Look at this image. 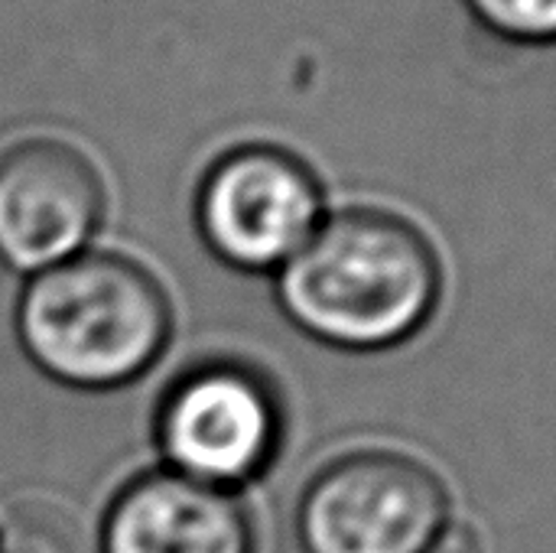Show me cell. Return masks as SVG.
<instances>
[{
  "label": "cell",
  "mask_w": 556,
  "mask_h": 553,
  "mask_svg": "<svg viewBox=\"0 0 556 553\" xmlns=\"http://www.w3.org/2000/svg\"><path fill=\"white\" fill-rule=\"evenodd\" d=\"M0 553H78L72 525L46 505L13 508L0 528Z\"/></svg>",
  "instance_id": "9"
},
{
  "label": "cell",
  "mask_w": 556,
  "mask_h": 553,
  "mask_svg": "<svg viewBox=\"0 0 556 553\" xmlns=\"http://www.w3.org/2000/svg\"><path fill=\"white\" fill-rule=\"evenodd\" d=\"M280 440L277 388L244 362H199L160 398L156 447L163 469L199 486L238 495L270 469Z\"/></svg>",
  "instance_id": "4"
},
{
  "label": "cell",
  "mask_w": 556,
  "mask_h": 553,
  "mask_svg": "<svg viewBox=\"0 0 556 553\" xmlns=\"http://www.w3.org/2000/svg\"><path fill=\"white\" fill-rule=\"evenodd\" d=\"M472 16L508 42H556V0H466Z\"/></svg>",
  "instance_id": "8"
},
{
  "label": "cell",
  "mask_w": 556,
  "mask_h": 553,
  "mask_svg": "<svg viewBox=\"0 0 556 553\" xmlns=\"http://www.w3.org/2000/svg\"><path fill=\"white\" fill-rule=\"evenodd\" d=\"M13 323L20 349L46 378L111 391L160 362L173 336V303L137 257L88 248L26 277Z\"/></svg>",
  "instance_id": "2"
},
{
  "label": "cell",
  "mask_w": 556,
  "mask_h": 553,
  "mask_svg": "<svg viewBox=\"0 0 556 553\" xmlns=\"http://www.w3.org/2000/svg\"><path fill=\"white\" fill-rule=\"evenodd\" d=\"M326 218L316 169L277 143H241L202 173L195 225L205 248L235 271L277 274Z\"/></svg>",
  "instance_id": "5"
},
{
  "label": "cell",
  "mask_w": 556,
  "mask_h": 553,
  "mask_svg": "<svg viewBox=\"0 0 556 553\" xmlns=\"http://www.w3.org/2000/svg\"><path fill=\"white\" fill-rule=\"evenodd\" d=\"M433 553H479V541H476V535L463 531L459 525H450L446 535L437 541Z\"/></svg>",
  "instance_id": "10"
},
{
  "label": "cell",
  "mask_w": 556,
  "mask_h": 553,
  "mask_svg": "<svg viewBox=\"0 0 556 553\" xmlns=\"http://www.w3.org/2000/svg\"><path fill=\"white\" fill-rule=\"evenodd\" d=\"M453 525L443 476L397 450H358L323 466L296 508L303 553H433Z\"/></svg>",
  "instance_id": "3"
},
{
  "label": "cell",
  "mask_w": 556,
  "mask_h": 553,
  "mask_svg": "<svg viewBox=\"0 0 556 553\" xmlns=\"http://www.w3.org/2000/svg\"><path fill=\"white\" fill-rule=\"evenodd\" d=\"M283 316L342 352H384L440 310L443 261L427 231L391 209L326 212L313 238L274 274Z\"/></svg>",
  "instance_id": "1"
},
{
  "label": "cell",
  "mask_w": 556,
  "mask_h": 553,
  "mask_svg": "<svg viewBox=\"0 0 556 553\" xmlns=\"http://www.w3.org/2000/svg\"><path fill=\"white\" fill-rule=\"evenodd\" d=\"M108 209L94 160L55 137H29L0 153V261L39 274L88 251Z\"/></svg>",
  "instance_id": "6"
},
{
  "label": "cell",
  "mask_w": 556,
  "mask_h": 553,
  "mask_svg": "<svg viewBox=\"0 0 556 553\" xmlns=\"http://www.w3.org/2000/svg\"><path fill=\"white\" fill-rule=\"evenodd\" d=\"M254 521L238 495L169 469L124 482L101 518L98 553H254Z\"/></svg>",
  "instance_id": "7"
}]
</instances>
